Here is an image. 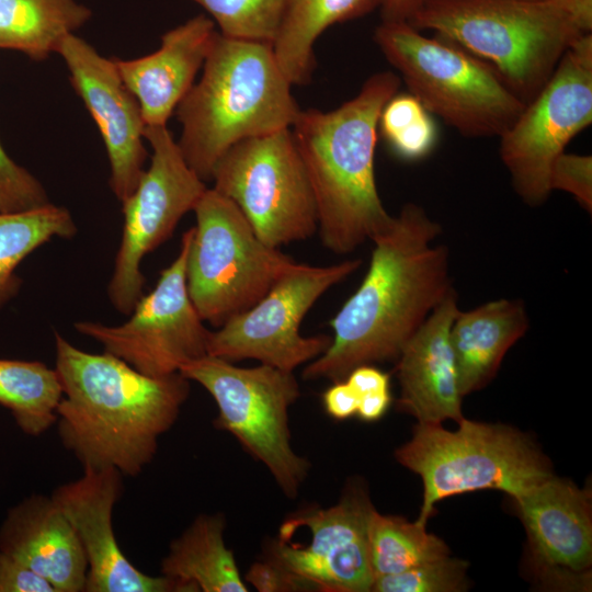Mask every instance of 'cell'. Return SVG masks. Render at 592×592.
<instances>
[{
	"mask_svg": "<svg viewBox=\"0 0 592 592\" xmlns=\"http://www.w3.org/2000/svg\"><path fill=\"white\" fill-rule=\"evenodd\" d=\"M441 226L414 203L402 206L372 241L368 271L331 320L330 346L305 379H345L356 366L396 361L408 340L454 288L448 250L432 246Z\"/></svg>",
	"mask_w": 592,
	"mask_h": 592,
	"instance_id": "cell-1",
	"label": "cell"
},
{
	"mask_svg": "<svg viewBox=\"0 0 592 592\" xmlns=\"http://www.w3.org/2000/svg\"><path fill=\"white\" fill-rule=\"evenodd\" d=\"M55 369L62 398L58 434L82 467H114L135 477L151 463L159 437L190 396L179 372L152 377L104 351L84 352L55 332Z\"/></svg>",
	"mask_w": 592,
	"mask_h": 592,
	"instance_id": "cell-2",
	"label": "cell"
},
{
	"mask_svg": "<svg viewBox=\"0 0 592 592\" xmlns=\"http://www.w3.org/2000/svg\"><path fill=\"white\" fill-rule=\"evenodd\" d=\"M400 83L392 71L374 73L353 99L327 112L300 110L291 126L314 191L320 240L333 253L354 251L392 219L378 194L374 157L382 110Z\"/></svg>",
	"mask_w": 592,
	"mask_h": 592,
	"instance_id": "cell-3",
	"label": "cell"
},
{
	"mask_svg": "<svg viewBox=\"0 0 592 592\" xmlns=\"http://www.w3.org/2000/svg\"><path fill=\"white\" fill-rule=\"evenodd\" d=\"M194 83L177 106L182 126L179 148L204 181L237 143L291 128L301 110L272 44L216 32Z\"/></svg>",
	"mask_w": 592,
	"mask_h": 592,
	"instance_id": "cell-4",
	"label": "cell"
},
{
	"mask_svg": "<svg viewBox=\"0 0 592 592\" xmlns=\"http://www.w3.org/2000/svg\"><path fill=\"white\" fill-rule=\"evenodd\" d=\"M408 22L490 64L525 103L588 33L546 0H424Z\"/></svg>",
	"mask_w": 592,
	"mask_h": 592,
	"instance_id": "cell-5",
	"label": "cell"
},
{
	"mask_svg": "<svg viewBox=\"0 0 592 592\" xmlns=\"http://www.w3.org/2000/svg\"><path fill=\"white\" fill-rule=\"evenodd\" d=\"M373 38L409 93L465 137H501L526 105L490 64L408 21H382Z\"/></svg>",
	"mask_w": 592,
	"mask_h": 592,
	"instance_id": "cell-6",
	"label": "cell"
},
{
	"mask_svg": "<svg viewBox=\"0 0 592 592\" xmlns=\"http://www.w3.org/2000/svg\"><path fill=\"white\" fill-rule=\"evenodd\" d=\"M456 431L441 423H418L396 459L418 474L423 502L415 522L425 526L435 503L485 489L515 499L554 475L545 455L525 434L503 424L462 418Z\"/></svg>",
	"mask_w": 592,
	"mask_h": 592,
	"instance_id": "cell-7",
	"label": "cell"
},
{
	"mask_svg": "<svg viewBox=\"0 0 592 592\" xmlns=\"http://www.w3.org/2000/svg\"><path fill=\"white\" fill-rule=\"evenodd\" d=\"M193 210L186 289L202 320L218 328L255 305L296 262L265 244L238 206L213 187Z\"/></svg>",
	"mask_w": 592,
	"mask_h": 592,
	"instance_id": "cell-8",
	"label": "cell"
},
{
	"mask_svg": "<svg viewBox=\"0 0 592 592\" xmlns=\"http://www.w3.org/2000/svg\"><path fill=\"white\" fill-rule=\"evenodd\" d=\"M179 373L203 386L216 402V428L232 434L262 463L283 493L295 498L310 463L291 443L288 412L300 389L294 372L260 364L239 367L205 355L183 365Z\"/></svg>",
	"mask_w": 592,
	"mask_h": 592,
	"instance_id": "cell-9",
	"label": "cell"
},
{
	"mask_svg": "<svg viewBox=\"0 0 592 592\" xmlns=\"http://www.w3.org/2000/svg\"><path fill=\"white\" fill-rule=\"evenodd\" d=\"M212 181L270 247L306 240L318 231L314 191L291 128L234 145L216 162Z\"/></svg>",
	"mask_w": 592,
	"mask_h": 592,
	"instance_id": "cell-10",
	"label": "cell"
},
{
	"mask_svg": "<svg viewBox=\"0 0 592 592\" xmlns=\"http://www.w3.org/2000/svg\"><path fill=\"white\" fill-rule=\"evenodd\" d=\"M592 123V34L565 52L542 90L500 138L514 191L530 206L551 193L549 175L568 143Z\"/></svg>",
	"mask_w": 592,
	"mask_h": 592,
	"instance_id": "cell-11",
	"label": "cell"
},
{
	"mask_svg": "<svg viewBox=\"0 0 592 592\" xmlns=\"http://www.w3.org/2000/svg\"><path fill=\"white\" fill-rule=\"evenodd\" d=\"M361 264V259L327 266L296 262L255 305L209 332L207 355L229 362L255 360L288 372L311 362L332 338L301 335V320L329 288Z\"/></svg>",
	"mask_w": 592,
	"mask_h": 592,
	"instance_id": "cell-12",
	"label": "cell"
},
{
	"mask_svg": "<svg viewBox=\"0 0 592 592\" xmlns=\"http://www.w3.org/2000/svg\"><path fill=\"white\" fill-rule=\"evenodd\" d=\"M144 138L152 149L151 162L122 202L123 236L109 284L110 300L124 315H130L143 296V259L172 236L207 189L186 163L167 125H146Z\"/></svg>",
	"mask_w": 592,
	"mask_h": 592,
	"instance_id": "cell-13",
	"label": "cell"
},
{
	"mask_svg": "<svg viewBox=\"0 0 592 592\" xmlns=\"http://www.w3.org/2000/svg\"><path fill=\"white\" fill-rule=\"evenodd\" d=\"M193 228L182 236L178 257L161 271L156 287L141 296L119 326L78 321L75 329L138 372L161 377L207 355L209 330L186 289V257Z\"/></svg>",
	"mask_w": 592,
	"mask_h": 592,
	"instance_id": "cell-14",
	"label": "cell"
},
{
	"mask_svg": "<svg viewBox=\"0 0 592 592\" xmlns=\"http://www.w3.org/2000/svg\"><path fill=\"white\" fill-rule=\"evenodd\" d=\"M371 502L348 492L329 508L306 509L284 521L305 531L307 542L277 536L269 558L309 582L316 591L367 592L375 580L367 542Z\"/></svg>",
	"mask_w": 592,
	"mask_h": 592,
	"instance_id": "cell-15",
	"label": "cell"
},
{
	"mask_svg": "<svg viewBox=\"0 0 592 592\" xmlns=\"http://www.w3.org/2000/svg\"><path fill=\"white\" fill-rule=\"evenodd\" d=\"M123 489V474L116 468L84 467L80 478L58 486L50 496L84 550V592H192L166 576L141 572L124 555L112 524Z\"/></svg>",
	"mask_w": 592,
	"mask_h": 592,
	"instance_id": "cell-16",
	"label": "cell"
},
{
	"mask_svg": "<svg viewBox=\"0 0 592 592\" xmlns=\"http://www.w3.org/2000/svg\"><path fill=\"white\" fill-rule=\"evenodd\" d=\"M57 53L69 69L72 88L100 130L110 161L109 183L123 202L134 192L145 171L146 125L140 105L119 76L114 59L101 56L75 33L62 39Z\"/></svg>",
	"mask_w": 592,
	"mask_h": 592,
	"instance_id": "cell-17",
	"label": "cell"
},
{
	"mask_svg": "<svg viewBox=\"0 0 592 592\" xmlns=\"http://www.w3.org/2000/svg\"><path fill=\"white\" fill-rule=\"evenodd\" d=\"M453 288L403 345L396 360L399 410L420 423L459 421L462 394L449 332L458 314Z\"/></svg>",
	"mask_w": 592,
	"mask_h": 592,
	"instance_id": "cell-18",
	"label": "cell"
},
{
	"mask_svg": "<svg viewBox=\"0 0 592 592\" xmlns=\"http://www.w3.org/2000/svg\"><path fill=\"white\" fill-rule=\"evenodd\" d=\"M537 563L566 574L592 561L591 492L551 475L513 499Z\"/></svg>",
	"mask_w": 592,
	"mask_h": 592,
	"instance_id": "cell-19",
	"label": "cell"
},
{
	"mask_svg": "<svg viewBox=\"0 0 592 592\" xmlns=\"http://www.w3.org/2000/svg\"><path fill=\"white\" fill-rule=\"evenodd\" d=\"M216 32L214 21L200 14L166 32L155 53L130 60L113 58L140 105L145 125H167L194 84Z\"/></svg>",
	"mask_w": 592,
	"mask_h": 592,
	"instance_id": "cell-20",
	"label": "cell"
},
{
	"mask_svg": "<svg viewBox=\"0 0 592 592\" xmlns=\"http://www.w3.org/2000/svg\"><path fill=\"white\" fill-rule=\"evenodd\" d=\"M0 550L46 579L56 592L84 591V550L52 497L35 493L9 509L0 526Z\"/></svg>",
	"mask_w": 592,
	"mask_h": 592,
	"instance_id": "cell-21",
	"label": "cell"
},
{
	"mask_svg": "<svg viewBox=\"0 0 592 592\" xmlns=\"http://www.w3.org/2000/svg\"><path fill=\"white\" fill-rule=\"evenodd\" d=\"M525 305L519 299H497L458 311L451 332L462 396L485 387L510 350L528 329Z\"/></svg>",
	"mask_w": 592,
	"mask_h": 592,
	"instance_id": "cell-22",
	"label": "cell"
},
{
	"mask_svg": "<svg viewBox=\"0 0 592 592\" xmlns=\"http://www.w3.org/2000/svg\"><path fill=\"white\" fill-rule=\"evenodd\" d=\"M225 517L201 514L169 546L161 574L192 592H247L232 551L226 546Z\"/></svg>",
	"mask_w": 592,
	"mask_h": 592,
	"instance_id": "cell-23",
	"label": "cell"
},
{
	"mask_svg": "<svg viewBox=\"0 0 592 592\" xmlns=\"http://www.w3.org/2000/svg\"><path fill=\"white\" fill-rule=\"evenodd\" d=\"M383 0H287L272 44L275 58L292 86L310 82L316 66L314 47L330 26L362 18Z\"/></svg>",
	"mask_w": 592,
	"mask_h": 592,
	"instance_id": "cell-24",
	"label": "cell"
},
{
	"mask_svg": "<svg viewBox=\"0 0 592 592\" xmlns=\"http://www.w3.org/2000/svg\"><path fill=\"white\" fill-rule=\"evenodd\" d=\"M91 15L76 0H0V48L46 59Z\"/></svg>",
	"mask_w": 592,
	"mask_h": 592,
	"instance_id": "cell-25",
	"label": "cell"
},
{
	"mask_svg": "<svg viewBox=\"0 0 592 592\" xmlns=\"http://www.w3.org/2000/svg\"><path fill=\"white\" fill-rule=\"evenodd\" d=\"M61 398L55 368L38 361L0 358V405L25 434L39 436L49 430Z\"/></svg>",
	"mask_w": 592,
	"mask_h": 592,
	"instance_id": "cell-26",
	"label": "cell"
},
{
	"mask_svg": "<svg viewBox=\"0 0 592 592\" xmlns=\"http://www.w3.org/2000/svg\"><path fill=\"white\" fill-rule=\"evenodd\" d=\"M77 227L69 210L52 203L23 212L0 213V309L14 297L22 281L16 266L50 239L71 238Z\"/></svg>",
	"mask_w": 592,
	"mask_h": 592,
	"instance_id": "cell-27",
	"label": "cell"
},
{
	"mask_svg": "<svg viewBox=\"0 0 592 592\" xmlns=\"http://www.w3.org/2000/svg\"><path fill=\"white\" fill-rule=\"evenodd\" d=\"M367 542L375 578L449 555L447 545L425 526L383 515L373 506L367 517Z\"/></svg>",
	"mask_w": 592,
	"mask_h": 592,
	"instance_id": "cell-28",
	"label": "cell"
},
{
	"mask_svg": "<svg viewBox=\"0 0 592 592\" xmlns=\"http://www.w3.org/2000/svg\"><path fill=\"white\" fill-rule=\"evenodd\" d=\"M201 5L231 38L273 44L287 0H190Z\"/></svg>",
	"mask_w": 592,
	"mask_h": 592,
	"instance_id": "cell-29",
	"label": "cell"
},
{
	"mask_svg": "<svg viewBox=\"0 0 592 592\" xmlns=\"http://www.w3.org/2000/svg\"><path fill=\"white\" fill-rule=\"evenodd\" d=\"M467 562L445 556L375 578V592H458L466 589Z\"/></svg>",
	"mask_w": 592,
	"mask_h": 592,
	"instance_id": "cell-30",
	"label": "cell"
},
{
	"mask_svg": "<svg viewBox=\"0 0 592 592\" xmlns=\"http://www.w3.org/2000/svg\"><path fill=\"white\" fill-rule=\"evenodd\" d=\"M41 182L16 164L0 144V213H15L49 204Z\"/></svg>",
	"mask_w": 592,
	"mask_h": 592,
	"instance_id": "cell-31",
	"label": "cell"
},
{
	"mask_svg": "<svg viewBox=\"0 0 592 592\" xmlns=\"http://www.w3.org/2000/svg\"><path fill=\"white\" fill-rule=\"evenodd\" d=\"M549 185L571 194L589 213L592 210V157L590 155L561 153L554 162Z\"/></svg>",
	"mask_w": 592,
	"mask_h": 592,
	"instance_id": "cell-32",
	"label": "cell"
},
{
	"mask_svg": "<svg viewBox=\"0 0 592 592\" xmlns=\"http://www.w3.org/2000/svg\"><path fill=\"white\" fill-rule=\"evenodd\" d=\"M439 139L437 127L429 112L385 139L395 156L417 161L429 156Z\"/></svg>",
	"mask_w": 592,
	"mask_h": 592,
	"instance_id": "cell-33",
	"label": "cell"
},
{
	"mask_svg": "<svg viewBox=\"0 0 592 592\" xmlns=\"http://www.w3.org/2000/svg\"><path fill=\"white\" fill-rule=\"evenodd\" d=\"M246 580L261 592L316 591L309 582L286 570L269 557L265 560L254 562L247 572Z\"/></svg>",
	"mask_w": 592,
	"mask_h": 592,
	"instance_id": "cell-34",
	"label": "cell"
},
{
	"mask_svg": "<svg viewBox=\"0 0 592 592\" xmlns=\"http://www.w3.org/2000/svg\"><path fill=\"white\" fill-rule=\"evenodd\" d=\"M0 592H56L43 577L0 550Z\"/></svg>",
	"mask_w": 592,
	"mask_h": 592,
	"instance_id": "cell-35",
	"label": "cell"
},
{
	"mask_svg": "<svg viewBox=\"0 0 592 592\" xmlns=\"http://www.w3.org/2000/svg\"><path fill=\"white\" fill-rule=\"evenodd\" d=\"M327 413L335 420H345L357 411L358 396L345 379L333 382L322 396Z\"/></svg>",
	"mask_w": 592,
	"mask_h": 592,
	"instance_id": "cell-36",
	"label": "cell"
},
{
	"mask_svg": "<svg viewBox=\"0 0 592 592\" xmlns=\"http://www.w3.org/2000/svg\"><path fill=\"white\" fill-rule=\"evenodd\" d=\"M345 380L358 397L389 390V375L372 364L356 366L346 375Z\"/></svg>",
	"mask_w": 592,
	"mask_h": 592,
	"instance_id": "cell-37",
	"label": "cell"
},
{
	"mask_svg": "<svg viewBox=\"0 0 592 592\" xmlns=\"http://www.w3.org/2000/svg\"><path fill=\"white\" fill-rule=\"evenodd\" d=\"M390 402L389 390L360 396L356 414L366 422L377 421L386 413Z\"/></svg>",
	"mask_w": 592,
	"mask_h": 592,
	"instance_id": "cell-38",
	"label": "cell"
},
{
	"mask_svg": "<svg viewBox=\"0 0 592 592\" xmlns=\"http://www.w3.org/2000/svg\"><path fill=\"white\" fill-rule=\"evenodd\" d=\"M566 11L584 31H592V0H546Z\"/></svg>",
	"mask_w": 592,
	"mask_h": 592,
	"instance_id": "cell-39",
	"label": "cell"
},
{
	"mask_svg": "<svg viewBox=\"0 0 592 592\" xmlns=\"http://www.w3.org/2000/svg\"><path fill=\"white\" fill-rule=\"evenodd\" d=\"M424 0H383L382 21H409Z\"/></svg>",
	"mask_w": 592,
	"mask_h": 592,
	"instance_id": "cell-40",
	"label": "cell"
}]
</instances>
